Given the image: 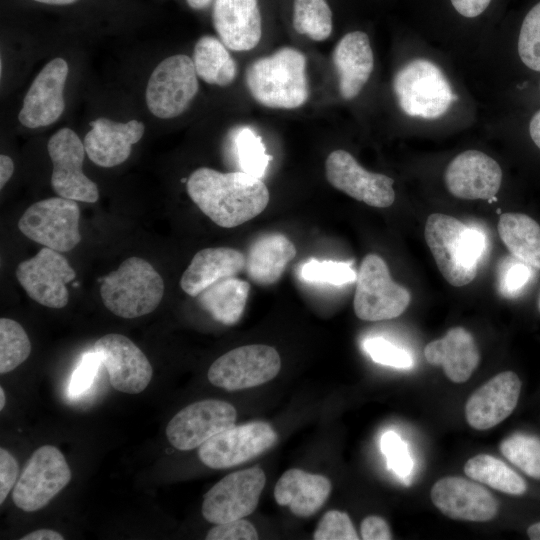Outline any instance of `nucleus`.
<instances>
[{
	"label": "nucleus",
	"mask_w": 540,
	"mask_h": 540,
	"mask_svg": "<svg viewBox=\"0 0 540 540\" xmlns=\"http://www.w3.org/2000/svg\"><path fill=\"white\" fill-rule=\"evenodd\" d=\"M236 418V409L228 402L214 399L198 401L172 417L166 427V436L174 448L192 450L233 427Z\"/></svg>",
	"instance_id": "2eb2a0df"
},
{
	"label": "nucleus",
	"mask_w": 540,
	"mask_h": 540,
	"mask_svg": "<svg viewBox=\"0 0 540 540\" xmlns=\"http://www.w3.org/2000/svg\"><path fill=\"white\" fill-rule=\"evenodd\" d=\"M492 0H451L455 10L466 18H474L482 14Z\"/></svg>",
	"instance_id": "de8ad7c7"
},
{
	"label": "nucleus",
	"mask_w": 540,
	"mask_h": 540,
	"mask_svg": "<svg viewBox=\"0 0 540 540\" xmlns=\"http://www.w3.org/2000/svg\"><path fill=\"white\" fill-rule=\"evenodd\" d=\"M497 229L514 257L540 269V225L534 219L523 213H502Z\"/></svg>",
	"instance_id": "c756f323"
},
{
	"label": "nucleus",
	"mask_w": 540,
	"mask_h": 540,
	"mask_svg": "<svg viewBox=\"0 0 540 540\" xmlns=\"http://www.w3.org/2000/svg\"><path fill=\"white\" fill-rule=\"evenodd\" d=\"M315 540H358L359 536L349 515L331 510L320 519L314 534Z\"/></svg>",
	"instance_id": "a19ab883"
},
{
	"label": "nucleus",
	"mask_w": 540,
	"mask_h": 540,
	"mask_svg": "<svg viewBox=\"0 0 540 540\" xmlns=\"http://www.w3.org/2000/svg\"><path fill=\"white\" fill-rule=\"evenodd\" d=\"M14 171V163L12 159L2 154L0 156V187L1 189L6 185V183L11 178Z\"/></svg>",
	"instance_id": "8fccbe9b"
},
{
	"label": "nucleus",
	"mask_w": 540,
	"mask_h": 540,
	"mask_svg": "<svg viewBox=\"0 0 540 540\" xmlns=\"http://www.w3.org/2000/svg\"><path fill=\"white\" fill-rule=\"evenodd\" d=\"M19 465L16 459L4 448H0V504L16 484Z\"/></svg>",
	"instance_id": "a18cd8bd"
},
{
	"label": "nucleus",
	"mask_w": 540,
	"mask_h": 540,
	"mask_svg": "<svg viewBox=\"0 0 540 540\" xmlns=\"http://www.w3.org/2000/svg\"><path fill=\"white\" fill-rule=\"evenodd\" d=\"M424 236L447 282L461 287L474 280L486 251V238L479 229L450 215L433 213L427 218Z\"/></svg>",
	"instance_id": "f03ea898"
},
{
	"label": "nucleus",
	"mask_w": 540,
	"mask_h": 540,
	"mask_svg": "<svg viewBox=\"0 0 540 540\" xmlns=\"http://www.w3.org/2000/svg\"><path fill=\"white\" fill-rule=\"evenodd\" d=\"M529 133L535 145L540 149V110L534 114L530 121Z\"/></svg>",
	"instance_id": "3c124183"
},
{
	"label": "nucleus",
	"mask_w": 540,
	"mask_h": 540,
	"mask_svg": "<svg viewBox=\"0 0 540 540\" xmlns=\"http://www.w3.org/2000/svg\"><path fill=\"white\" fill-rule=\"evenodd\" d=\"M353 307L365 321H380L400 316L408 307V289L393 281L386 262L377 254L366 255L357 274Z\"/></svg>",
	"instance_id": "423d86ee"
},
{
	"label": "nucleus",
	"mask_w": 540,
	"mask_h": 540,
	"mask_svg": "<svg viewBox=\"0 0 540 540\" xmlns=\"http://www.w3.org/2000/svg\"><path fill=\"white\" fill-rule=\"evenodd\" d=\"M465 474L472 480L509 495H522L527 490L524 479L502 460L479 454L464 465Z\"/></svg>",
	"instance_id": "2f4dec72"
},
{
	"label": "nucleus",
	"mask_w": 540,
	"mask_h": 540,
	"mask_svg": "<svg viewBox=\"0 0 540 540\" xmlns=\"http://www.w3.org/2000/svg\"><path fill=\"white\" fill-rule=\"evenodd\" d=\"M331 488L327 477L293 468L285 471L277 481L274 498L277 504L288 506L297 517L307 518L324 505Z\"/></svg>",
	"instance_id": "bb28decb"
},
{
	"label": "nucleus",
	"mask_w": 540,
	"mask_h": 540,
	"mask_svg": "<svg viewBox=\"0 0 540 540\" xmlns=\"http://www.w3.org/2000/svg\"><path fill=\"white\" fill-rule=\"evenodd\" d=\"M31 343L24 328L15 320L0 319V373L6 374L30 355Z\"/></svg>",
	"instance_id": "f704fd0d"
},
{
	"label": "nucleus",
	"mask_w": 540,
	"mask_h": 540,
	"mask_svg": "<svg viewBox=\"0 0 540 540\" xmlns=\"http://www.w3.org/2000/svg\"><path fill=\"white\" fill-rule=\"evenodd\" d=\"M80 209L77 201L52 197L29 206L18 228L30 240L58 252H68L81 241Z\"/></svg>",
	"instance_id": "0eeeda50"
},
{
	"label": "nucleus",
	"mask_w": 540,
	"mask_h": 540,
	"mask_svg": "<svg viewBox=\"0 0 540 540\" xmlns=\"http://www.w3.org/2000/svg\"><path fill=\"white\" fill-rule=\"evenodd\" d=\"M205 538L206 540H256L258 533L250 522L242 518L215 524Z\"/></svg>",
	"instance_id": "c03bdc74"
},
{
	"label": "nucleus",
	"mask_w": 540,
	"mask_h": 540,
	"mask_svg": "<svg viewBox=\"0 0 540 540\" xmlns=\"http://www.w3.org/2000/svg\"><path fill=\"white\" fill-rule=\"evenodd\" d=\"M193 62L198 77L208 84L230 85L237 76V64L224 43L213 37H201L194 47Z\"/></svg>",
	"instance_id": "7c9ffc66"
},
{
	"label": "nucleus",
	"mask_w": 540,
	"mask_h": 540,
	"mask_svg": "<svg viewBox=\"0 0 540 540\" xmlns=\"http://www.w3.org/2000/svg\"><path fill=\"white\" fill-rule=\"evenodd\" d=\"M106 368L113 388L127 394H138L150 383L153 368L142 350L128 337L110 333L93 346Z\"/></svg>",
	"instance_id": "f3484780"
},
{
	"label": "nucleus",
	"mask_w": 540,
	"mask_h": 540,
	"mask_svg": "<svg viewBox=\"0 0 540 540\" xmlns=\"http://www.w3.org/2000/svg\"><path fill=\"white\" fill-rule=\"evenodd\" d=\"M68 64L63 58L49 61L31 83L23 100L18 119L31 129L56 122L65 109L64 87Z\"/></svg>",
	"instance_id": "a211bd4d"
},
{
	"label": "nucleus",
	"mask_w": 540,
	"mask_h": 540,
	"mask_svg": "<svg viewBox=\"0 0 540 540\" xmlns=\"http://www.w3.org/2000/svg\"><path fill=\"white\" fill-rule=\"evenodd\" d=\"M428 363L441 365L454 383L466 382L480 362V353L473 335L463 327H453L440 339L424 348Z\"/></svg>",
	"instance_id": "b1692460"
},
{
	"label": "nucleus",
	"mask_w": 540,
	"mask_h": 540,
	"mask_svg": "<svg viewBox=\"0 0 540 540\" xmlns=\"http://www.w3.org/2000/svg\"><path fill=\"white\" fill-rule=\"evenodd\" d=\"M39 3L48 4V5H69L75 3L78 0H33Z\"/></svg>",
	"instance_id": "5fc2aeb1"
},
{
	"label": "nucleus",
	"mask_w": 540,
	"mask_h": 540,
	"mask_svg": "<svg viewBox=\"0 0 540 540\" xmlns=\"http://www.w3.org/2000/svg\"><path fill=\"white\" fill-rule=\"evenodd\" d=\"M527 535L532 540H540V522L529 526L527 529Z\"/></svg>",
	"instance_id": "603ef678"
},
{
	"label": "nucleus",
	"mask_w": 540,
	"mask_h": 540,
	"mask_svg": "<svg viewBox=\"0 0 540 540\" xmlns=\"http://www.w3.org/2000/svg\"><path fill=\"white\" fill-rule=\"evenodd\" d=\"M430 495L436 508L452 519L487 522L498 512L496 498L483 486L463 477L439 479Z\"/></svg>",
	"instance_id": "6ab92c4d"
},
{
	"label": "nucleus",
	"mask_w": 540,
	"mask_h": 540,
	"mask_svg": "<svg viewBox=\"0 0 540 540\" xmlns=\"http://www.w3.org/2000/svg\"><path fill=\"white\" fill-rule=\"evenodd\" d=\"M64 537L52 529H38L23 536L21 540H63Z\"/></svg>",
	"instance_id": "09e8293b"
},
{
	"label": "nucleus",
	"mask_w": 540,
	"mask_h": 540,
	"mask_svg": "<svg viewBox=\"0 0 540 540\" xmlns=\"http://www.w3.org/2000/svg\"><path fill=\"white\" fill-rule=\"evenodd\" d=\"M164 295V282L151 263L130 257L102 280L100 296L105 307L121 318L153 312Z\"/></svg>",
	"instance_id": "20e7f679"
},
{
	"label": "nucleus",
	"mask_w": 540,
	"mask_h": 540,
	"mask_svg": "<svg viewBox=\"0 0 540 540\" xmlns=\"http://www.w3.org/2000/svg\"><path fill=\"white\" fill-rule=\"evenodd\" d=\"M212 18L220 40L233 51L251 50L261 39L258 0H215Z\"/></svg>",
	"instance_id": "5701e85b"
},
{
	"label": "nucleus",
	"mask_w": 540,
	"mask_h": 540,
	"mask_svg": "<svg viewBox=\"0 0 540 540\" xmlns=\"http://www.w3.org/2000/svg\"><path fill=\"white\" fill-rule=\"evenodd\" d=\"M534 267L512 256L499 263L497 271L498 290L506 298L518 297L534 278Z\"/></svg>",
	"instance_id": "4c0bfd02"
},
{
	"label": "nucleus",
	"mask_w": 540,
	"mask_h": 540,
	"mask_svg": "<svg viewBox=\"0 0 540 540\" xmlns=\"http://www.w3.org/2000/svg\"><path fill=\"white\" fill-rule=\"evenodd\" d=\"M276 441V432L266 422L234 425L204 442L198 449V456L209 468L226 469L257 457Z\"/></svg>",
	"instance_id": "4468645a"
},
{
	"label": "nucleus",
	"mask_w": 540,
	"mask_h": 540,
	"mask_svg": "<svg viewBox=\"0 0 540 540\" xmlns=\"http://www.w3.org/2000/svg\"><path fill=\"white\" fill-rule=\"evenodd\" d=\"M281 359L277 350L263 344L245 345L230 350L210 366L209 382L228 391L264 384L279 373Z\"/></svg>",
	"instance_id": "9d476101"
},
{
	"label": "nucleus",
	"mask_w": 540,
	"mask_h": 540,
	"mask_svg": "<svg viewBox=\"0 0 540 540\" xmlns=\"http://www.w3.org/2000/svg\"><path fill=\"white\" fill-rule=\"evenodd\" d=\"M538 308H539V311H540V296H539V300H538Z\"/></svg>",
	"instance_id": "4d7b16f0"
},
{
	"label": "nucleus",
	"mask_w": 540,
	"mask_h": 540,
	"mask_svg": "<svg viewBox=\"0 0 540 540\" xmlns=\"http://www.w3.org/2000/svg\"><path fill=\"white\" fill-rule=\"evenodd\" d=\"M186 187L198 208L223 228L253 219L264 211L270 199L262 179L242 171L223 173L200 167L189 176Z\"/></svg>",
	"instance_id": "f257e3e1"
},
{
	"label": "nucleus",
	"mask_w": 540,
	"mask_h": 540,
	"mask_svg": "<svg viewBox=\"0 0 540 540\" xmlns=\"http://www.w3.org/2000/svg\"><path fill=\"white\" fill-rule=\"evenodd\" d=\"M500 451L525 474L540 479V439L538 437L514 433L502 440Z\"/></svg>",
	"instance_id": "c9c22d12"
},
{
	"label": "nucleus",
	"mask_w": 540,
	"mask_h": 540,
	"mask_svg": "<svg viewBox=\"0 0 540 540\" xmlns=\"http://www.w3.org/2000/svg\"><path fill=\"white\" fill-rule=\"evenodd\" d=\"M16 277L32 300L60 309L68 303L67 284L75 279L76 272L61 252L43 247L35 256L18 264Z\"/></svg>",
	"instance_id": "ddd939ff"
},
{
	"label": "nucleus",
	"mask_w": 540,
	"mask_h": 540,
	"mask_svg": "<svg viewBox=\"0 0 540 540\" xmlns=\"http://www.w3.org/2000/svg\"><path fill=\"white\" fill-rule=\"evenodd\" d=\"M250 291L247 281L228 277L203 290L199 303L216 321L233 325L241 318Z\"/></svg>",
	"instance_id": "c85d7f7f"
},
{
	"label": "nucleus",
	"mask_w": 540,
	"mask_h": 540,
	"mask_svg": "<svg viewBox=\"0 0 540 540\" xmlns=\"http://www.w3.org/2000/svg\"><path fill=\"white\" fill-rule=\"evenodd\" d=\"M6 397L3 387H0V410H2L5 406Z\"/></svg>",
	"instance_id": "6e6d98bb"
},
{
	"label": "nucleus",
	"mask_w": 540,
	"mask_h": 540,
	"mask_svg": "<svg viewBox=\"0 0 540 540\" xmlns=\"http://www.w3.org/2000/svg\"><path fill=\"white\" fill-rule=\"evenodd\" d=\"M521 380L512 371H504L484 383L467 400L465 416L476 430L490 429L505 420L515 409Z\"/></svg>",
	"instance_id": "412c9836"
},
{
	"label": "nucleus",
	"mask_w": 540,
	"mask_h": 540,
	"mask_svg": "<svg viewBox=\"0 0 540 540\" xmlns=\"http://www.w3.org/2000/svg\"><path fill=\"white\" fill-rule=\"evenodd\" d=\"M233 143L241 171L262 179L272 156L266 153L261 136L242 126L235 130Z\"/></svg>",
	"instance_id": "72a5a7b5"
},
{
	"label": "nucleus",
	"mask_w": 540,
	"mask_h": 540,
	"mask_svg": "<svg viewBox=\"0 0 540 540\" xmlns=\"http://www.w3.org/2000/svg\"><path fill=\"white\" fill-rule=\"evenodd\" d=\"M71 480V470L61 453L52 445L39 447L28 459L17 480L12 498L25 512L46 506Z\"/></svg>",
	"instance_id": "1a4fd4ad"
},
{
	"label": "nucleus",
	"mask_w": 540,
	"mask_h": 540,
	"mask_svg": "<svg viewBox=\"0 0 540 540\" xmlns=\"http://www.w3.org/2000/svg\"><path fill=\"white\" fill-rule=\"evenodd\" d=\"M361 537L364 540H390L392 534L388 523L380 516L366 517L360 526Z\"/></svg>",
	"instance_id": "49530a36"
},
{
	"label": "nucleus",
	"mask_w": 540,
	"mask_h": 540,
	"mask_svg": "<svg viewBox=\"0 0 540 540\" xmlns=\"http://www.w3.org/2000/svg\"><path fill=\"white\" fill-rule=\"evenodd\" d=\"M90 126L84 138L85 151L93 163L104 168L125 162L145 131L144 124L138 120L121 123L100 117L91 121Z\"/></svg>",
	"instance_id": "4be33fe9"
},
{
	"label": "nucleus",
	"mask_w": 540,
	"mask_h": 540,
	"mask_svg": "<svg viewBox=\"0 0 540 540\" xmlns=\"http://www.w3.org/2000/svg\"><path fill=\"white\" fill-rule=\"evenodd\" d=\"M518 53L528 68L540 71V2L531 8L523 20Z\"/></svg>",
	"instance_id": "58836bf2"
},
{
	"label": "nucleus",
	"mask_w": 540,
	"mask_h": 540,
	"mask_svg": "<svg viewBox=\"0 0 540 540\" xmlns=\"http://www.w3.org/2000/svg\"><path fill=\"white\" fill-rule=\"evenodd\" d=\"M502 170L487 154L478 150H467L458 154L448 164L445 184L455 197L466 200H496L500 189Z\"/></svg>",
	"instance_id": "aec40b11"
},
{
	"label": "nucleus",
	"mask_w": 540,
	"mask_h": 540,
	"mask_svg": "<svg viewBox=\"0 0 540 540\" xmlns=\"http://www.w3.org/2000/svg\"><path fill=\"white\" fill-rule=\"evenodd\" d=\"M265 483L257 466L228 474L204 495L203 517L213 524L245 518L256 509Z\"/></svg>",
	"instance_id": "9b49d317"
},
{
	"label": "nucleus",
	"mask_w": 540,
	"mask_h": 540,
	"mask_svg": "<svg viewBox=\"0 0 540 540\" xmlns=\"http://www.w3.org/2000/svg\"><path fill=\"white\" fill-rule=\"evenodd\" d=\"M187 4L195 10H200L207 7L211 0H186Z\"/></svg>",
	"instance_id": "864d4df0"
},
{
	"label": "nucleus",
	"mask_w": 540,
	"mask_h": 540,
	"mask_svg": "<svg viewBox=\"0 0 540 540\" xmlns=\"http://www.w3.org/2000/svg\"><path fill=\"white\" fill-rule=\"evenodd\" d=\"M245 80L255 101L268 108L295 109L309 98L306 58L293 47H282L253 61Z\"/></svg>",
	"instance_id": "7ed1b4c3"
},
{
	"label": "nucleus",
	"mask_w": 540,
	"mask_h": 540,
	"mask_svg": "<svg viewBox=\"0 0 540 540\" xmlns=\"http://www.w3.org/2000/svg\"><path fill=\"white\" fill-rule=\"evenodd\" d=\"M47 149L53 165V190L60 197L95 203L99 198L98 186L83 172L86 151L76 132L61 128L50 137Z\"/></svg>",
	"instance_id": "f8f14e48"
},
{
	"label": "nucleus",
	"mask_w": 540,
	"mask_h": 540,
	"mask_svg": "<svg viewBox=\"0 0 540 540\" xmlns=\"http://www.w3.org/2000/svg\"><path fill=\"white\" fill-rule=\"evenodd\" d=\"M246 257L229 247H209L198 251L180 279L182 290L197 297L219 280L234 277L245 268Z\"/></svg>",
	"instance_id": "a878e982"
},
{
	"label": "nucleus",
	"mask_w": 540,
	"mask_h": 540,
	"mask_svg": "<svg viewBox=\"0 0 540 540\" xmlns=\"http://www.w3.org/2000/svg\"><path fill=\"white\" fill-rule=\"evenodd\" d=\"M293 27L298 34L324 41L332 32V11L326 0H294Z\"/></svg>",
	"instance_id": "473e14b6"
},
{
	"label": "nucleus",
	"mask_w": 540,
	"mask_h": 540,
	"mask_svg": "<svg viewBox=\"0 0 540 540\" xmlns=\"http://www.w3.org/2000/svg\"><path fill=\"white\" fill-rule=\"evenodd\" d=\"M393 90L400 108L410 117L436 119L457 99L442 70L426 59H415L395 75Z\"/></svg>",
	"instance_id": "39448f33"
},
{
	"label": "nucleus",
	"mask_w": 540,
	"mask_h": 540,
	"mask_svg": "<svg viewBox=\"0 0 540 540\" xmlns=\"http://www.w3.org/2000/svg\"><path fill=\"white\" fill-rule=\"evenodd\" d=\"M294 244L281 233H270L256 239L245 262L248 277L259 285L277 282L288 263L295 257Z\"/></svg>",
	"instance_id": "cd10ccee"
},
{
	"label": "nucleus",
	"mask_w": 540,
	"mask_h": 540,
	"mask_svg": "<svg viewBox=\"0 0 540 540\" xmlns=\"http://www.w3.org/2000/svg\"><path fill=\"white\" fill-rule=\"evenodd\" d=\"M364 349L376 363L395 368L407 369L413 366L409 352L394 345L382 337L365 340Z\"/></svg>",
	"instance_id": "79ce46f5"
},
{
	"label": "nucleus",
	"mask_w": 540,
	"mask_h": 540,
	"mask_svg": "<svg viewBox=\"0 0 540 540\" xmlns=\"http://www.w3.org/2000/svg\"><path fill=\"white\" fill-rule=\"evenodd\" d=\"M380 447L387 459V467L409 485V476L413 470V460L407 444L394 431H387L381 437Z\"/></svg>",
	"instance_id": "ea45409f"
},
{
	"label": "nucleus",
	"mask_w": 540,
	"mask_h": 540,
	"mask_svg": "<svg viewBox=\"0 0 540 540\" xmlns=\"http://www.w3.org/2000/svg\"><path fill=\"white\" fill-rule=\"evenodd\" d=\"M326 178L348 196L378 208L389 207L395 200L394 180L384 174L364 169L347 151H332L325 162Z\"/></svg>",
	"instance_id": "dca6fc26"
},
{
	"label": "nucleus",
	"mask_w": 540,
	"mask_h": 540,
	"mask_svg": "<svg viewBox=\"0 0 540 540\" xmlns=\"http://www.w3.org/2000/svg\"><path fill=\"white\" fill-rule=\"evenodd\" d=\"M300 274L307 282L335 286H342L357 279L351 263L333 260L310 259L302 265Z\"/></svg>",
	"instance_id": "e433bc0d"
},
{
	"label": "nucleus",
	"mask_w": 540,
	"mask_h": 540,
	"mask_svg": "<svg viewBox=\"0 0 540 540\" xmlns=\"http://www.w3.org/2000/svg\"><path fill=\"white\" fill-rule=\"evenodd\" d=\"M193 59L176 54L162 60L152 71L146 87L149 111L160 119L181 115L197 95L199 84Z\"/></svg>",
	"instance_id": "6e6552de"
},
{
	"label": "nucleus",
	"mask_w": 540,
	"mask_h": 540,
	"mask_svg": "<svg viewBox=\"0 0 540 540\" xmlns=\"http://www.w3.org/2000/svg\"><path fill=\"white\" fill-rule=\"evenodd\" d=\"M339 92L344 99L356 97L370 78L374 56L369 37L362 31L345 34L333 51Z\"/></svg>",
	"instance_id": "393cba45"
},
{
	"label": "nucleus",
	"mask_w": 540,
	"mask_h": 540,
	"mask_svg": "<svg viewBox=\"0 0 540 540\" xmlns=\"http://www.w3.org/2000/svg\"><path fill=\"white\" fill-rule=\"evenodd\" d=\"M102 365L98 355L92 350L82 356L69 382L71 397H78L88 390Z\"/></svg>",
	"instance_id": "37998d69"
}]
</instances>
